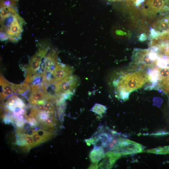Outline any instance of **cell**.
Listing matches in <instances>:
<instances>
[{
    "label": "cell",
    "mask_w": 169,
    "mask_h": 169,
    "mask_svg": "<svg viewBox=\"0 0 169 169\" xmlns=\"http://www.w3.org/2000/svg\"><path fill=\"white\" fill-rule=\"evenodd\" d=\"M6 5V14L0 16L1 39L16 42L21 38L24 21L15 8L9 4Z\"/></svg>",
    "instance_id": "cell-1"
},
{
    "label": "cell",
    "mask_w": 169,
    "mask_h": 169,
    "mask_svg": "<svg viewBox=\"0 0 169 169\" xmlns=\"http://www.w3.org/2000/svg\"><path fill=\"white\" fill-rule=\"evenodd\" d=\"M151 80L149 74L141 70L123 76L116 82L117 95L120 99L126 100L130 92L140 88Z\"/></svg>",
    "instance_id": "cell-2"
},
{
    "label": "cell",
    "mask_w": 169,
    "mask_h": 169,
    "mask_svg": "<svg viewBox=\"0 0 169 169\" xmlns=\"http://www.w3.org/2000/svg\"><path fill=\"white\" fill-rule=\"evenodd\" d=\"M159 56L151 48L147 49H134L132 56V64L135 66L154 69L157 65Z\"/></svg>",
    "instance_id": "cell-3"
},
{
    "label": "cell",
    "mask_w": 169,
    "mask_h": 169,
    "mask_svg": "<svg viewBox=\"0 0 169 169\" xmlns=\"http://www.w3.org/2000/svg\"><path fill=\"white\" fill-rule=\"evenodd\" d=\"M79 83V77L76 75H70L55 83L54 91L57 100L64 102L73 94Z\"/></svg>",
    "instance_id": "cell-4"
},
{
    "label": "cell",
    "mask_w": 169,
    "mask_h": 169,
    "mask_svg": "<svg viewBox=\"0 0 169 169\" xmlns=\"http://www.w3.org/2000/svg\"><path fill=\"white\" fill-rule=\"evenodd\" d=\"M141 13L149 19L169 14V0H147L141 10Z\"/></svg>",
    "instance_id": "cell-5"
},
{
    "label": "cell",
    "mask_w": 169,
    "mask_h": 169,
    "mask_svg": "<svg viewBox=\"0 0 169 169\" xmlns=\"http://www.w3.org/2000/svg\"><path fill=\"white\" fill-rule=\"evenodd\" d=\"M117 146L111 150L121 155H126L141 152L142 146L128 139L119 138Z\"/></svg>",
    "instance_id": "cell-6"
},
{
    "label": "cell",
    "mask_w": 169,
    "mask_h": 169,
    "mask_svg": "<svg viewBox=\"0 0 169 169\" xmlns=\"http://www.w3.org/2000/svg\"><path fill=\"white\" fill-rule=\"evenodd\" d=\"M158 79L156 87H158L166 93H169V69L158 67Z\"/></svg>",
    "instance_id": "cell-7"
},
{
    "label": "cell",
    "mask_w": 169,
    "mask_h": 169,
    "mask_svg": "<svg viewBox=\"0 0 169 169\" xmlns=\"http://www.w3.org/2000/svg\"><path fill=\"white\" fill-rule=\"evenodd\" d=\"M42 91L39 84H33L30 86L29 90L30 95L27 98L30 103L36 105L38 101L44 100L45 95Z\"/></svg>",
    "instance_id": "cell-8"
},
{
    "label": "cell",
    "mask_w": 169,
    "mask_h": 169,
    "mask_svg": "<svg viewBox=\"0 0 169 169\" xmlns=\"http://www.w3.org/2000/svg\"><path fill=\"white\" fill-rule=\"evenodd\" d=\"M74 70L73 68L71 66L58 64L56 65L53 74L57 82L72 74Z\"/></svg>",
    "instance_id": "cell-9"
},
{
    "label": "cell",
    "mask_w": 169,
    "mask_h": 169,
    "mask_svg": "<svg viewBox=\"0 0 169 169\" xmlns=\"http://www.w3.org/2000/svg\"><path fill=\"white\" fill-rule=\"evenodd\" d=\"M14 93L13 84L0 75V99L3 100L7 97Z\"/></svg>",
    "instance_id": "cell-10"
},
{
    "label": "cell",
    "mask_w": 169,
    "mask_h": 169,
    "mask_svg": "<svg viewBox=\"0 0 169 169\" xmlns=\"http://www.w3.org/2000/svg\"><path fill=\"white\" fill-rule=\"evenodd\" d=\"M45 70L53 73L56 65L58 64L57 52L54 50H51L45 56L44 60Z\"/></svg>",
    "instance_id": "cell-11"
},
{
    "label": "cell",
    "mask_w": 169,
    "mask_h": 169,
    "mask_svg": "<svg viewBox=\"0 0 169 169\" xmlns=\"http://www.w3.org/2000/svg\"><path fill=\"white\" fill-rule=\"evenodd\" d=\"M94 148L91 151L90 156L91 160L96 161L100 160L104 156L105 152L101 146H95Z\"/></svg>",
    "instance_id": "cell-12"
},
{
    "label": "cell",
    "mask_w": 169,
    "mask_h": 169,
    "mask_svg": "<svg viewBox=\"0 0 169 169\" xmlns=\"http://www.w3.org/2000/svg\"><path fill=\"white\" fill-rule=\"evenodd\" d=\"M49 50L48 48L39 49L30 59V60L41 63L42 59L45 57Z\"/></svg>",
    "instance_id": "cell-13"
},
{
    "label": "cell",
    "mask_w": 169,
    "mask_h": 169,
    "mask_svg": "<svg viewBox=\"0 0 169 169\" xmlns=\"http://www.w3.org/2000/svg\"><path fill=\"white\" fill-rule=\"evenodd\" d=\"M142 152L153 153L158 154H169V146L158 147L157 148L143 150Z\"/></svg>",
    "instance_id": "cell-14"
},
{
    "label": "cell",
    "mask_w": 169,
    "mask_h": 169,
    "mask_svg": "<svg viewBox=\"0 0 169 169\" xmlns=\"http://www.w3.org/2000/svg\"><path fill=\"white\" fill-rule=\"evenodd\" d=\"M36 132L42 138L44 142L49 140L54 135V132L44 129L37 130Z\"/></svg>",
    "instance_id": "cell-15"
},
{
    "label": "cell",
    "mask_w": 169,
    "mask_h": 169,
    "mask_svg": "<svg viewBox=\"0 0 169 169\" xmlns=\"http://www.w3.org/2000/svg\"><path fill=\"white\" fill-rule=\"evenodd\" d=\"M106 110L105 107L99 104H96L92 109V111L98 114H101L104 113Z\"/></svg>",
    "instance_id": "cell-16"
},
{
    "label": "cell",
    "mask_w": 169,
    "mask_h": 169,
    "mask_svg": "<svg viewBox=\"0 0 169 169\" xmlns=\"http://www.w3.org/2000/svg\"><path fill=\"white\" fill-rule=\"evenodd\" d=\"M33 142V147L38 146L44 142L42 138L36 132V131L32 135Z\"/></svg>",
    "instance_id": "cell-17"
},
{
    "label": "cell",
    "mask_w": 169,
    "mask_h": 169,
    "mask_svg": "<svg viewBox=\"0 0 169 169\" xmlns=\"http://www.w3.org/2000/svg\"><path fill=\"white\" fill-rule=\"evenodd\" d=\"M129 3L136 6H140L146 0H126Z\"/></svg>",
    "instance_id": "cell-18"
},
{
    "label": "cell",
    "mask_w": 169,
    "mask_h": 169,
    "mask_svg": "<svg viewBox=\"0 0 169 169\" xmlns=\"http://www.w3.org/2000/svg\"><path fill=\"white\" fill-rule=\"evenodd\" d=\"M44 104H37V109L40 111H45Z\"/></svg>",
    "instance_id": "cell-19"
},
{
    "label": "cell",
    "mask_w": 169,
    "mask_h": 169,
    "mask_svg": "<svg viewBox=\"0 0 169 169\" xmlns=\"http://www.w3.org/2000/svg\"><path fill=\"white\" fill-rule=\"evenodd\" d=\"M147 39V36L145 33L141 34L138 37L139 40L141 41H144Z\"/></svg>",
    "instance_id": "cell-20"
},
{
    "label": "cell",
    "mask_w": 169,
    "mask_h": 169,
    "mask_svg": "<svg viewBox=\"0 0 169 169\" xmlns=\"http://www.w3.org/2000/svg\"><path fill=\"white\" fill-rule=\"evenodd\" d=\"M153 39L151 40V41H150V46H151V45L153 46V45H152V42L153 40L154 39ZM157 54H158V55L159 56H160V57H162V56H160V55L158 54V53H157Z\"/></svg>",
    "instance_id": "cell-21"
},
{
    "label": "cell",
    "mask_w": 169,
    "mask_h": 169,
    "mask_svg": "<svg viewBox=\"0 0 169 169\" xmlns=\"http://www.w3.org/2000/svg\"><path fill=\"white\" fill-rule=\"evenodd\" d=\"M107 0L109 1H110L115 2V1H120L121 0Z\"/></svg>",
    "instance_id": "cell-22"
},
{
    "label": "cell",
    "mask_w": 169,
    "mask_h": 169,
    "mask_svg": "<svg viewBox=\"0 0 169 169\" xmlns=\"http://www.w3.org/2000/svg\"><path fill=\"white\" fill-rule=\"evenodd\" d=\"M8 0L10 1H17L18 0Z\"/></svg>",
    "instance_id": "cell-23"
}]
</instances>
